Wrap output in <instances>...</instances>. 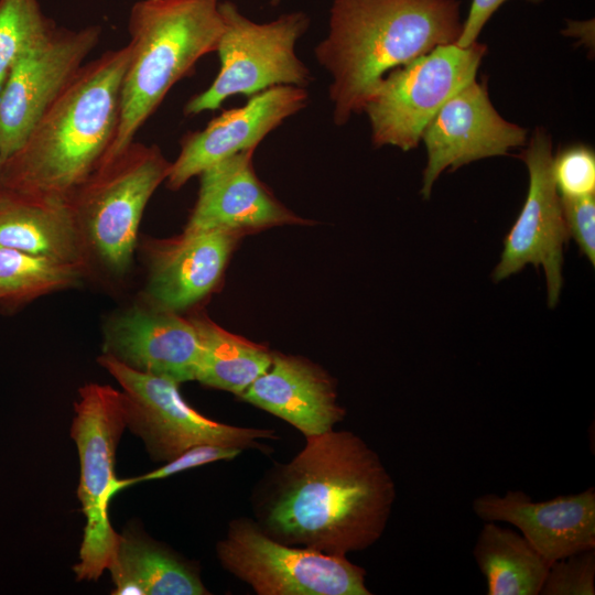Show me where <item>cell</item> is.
<instances>
[{
    "label": "cell",
    "mask_w": 595,
    "mask_h": 595,
    "mask_svg": "<svg viewBox=\"0 0 595 595\" xmlns=\"http://www.w3.org/2000/svg\"><path fill=\"white\" fill-rule=\"evenodd\" d=\"M101 30L53 25L15 62L0 90V158L8 159L25 141L45 111L84 65Z\"/></svg>",
    "instance_id": "cell-11"
},
{
    "label": "cell",
    "mask_w": 595,
    "mask_h": 595,
    "mask_svg": "<svg viewBox=\"0 0 595 595\" xmlns=\"http://www.w3.org/2000/svg\"><path fill=\"white\" fill-rule=\"evenodd\" d=\"M85 273L76 264L0 247V302H20L73 286Z\"/></svg>",
    "instance_id": "cell-24"
},
{
    "label": "cell",
    "mask_w": 595,
    "mask_h": 595,
    "mask_svg": "<svg viewBox=\"0 0 595 595\" xmlns=\"http://www.w3.org/2000/svg\"><path fill=\"white\" fill-rule=\"evenodd\" d=\"M241 452V448L231 446L215 444L195 445L184 451L174 459L166 462L162 467L155 470L133 478L123 479V486L127 488L128 486L137 485L142 482L163 479L217 461H231L240 455Z\"/></svg>",
    "instance_id": "cell-28"
},
{
    "label": "cell",
    "mask_w": 595,
    "mask_h": 595,
    "mask_svg": "<svg viewBox=\"0 0 595 595\" xmlns=\"http://www.w3.org/2000/svg\"><path fill=\"white\" fill-rule=\"evenodd\" d=\"M1 163H2V160H1V158H0V171H1Z\"/></svg>",
    "instance_id": "cell-32"
},
{
    "label": "cell",
    "mask_w": 595,
    "mask_h": 595,
    "mask_svg": "<svg viewBox=\"0 0 595 595\" xmlns=\"http://www.w3.org/2000/svg\"><path fill=\"white\" fill-rule=\"evenodd\" d=\"M244 234L186 230L155 241L149 255L145 296L150 306L178 313L207 296L220 281Z\"/></svg>",
    "instance_id": "cell-18"
},
{
    "label": "cell",
    "mask_w": 595,
    "mask_h": 595,
    "mask_svg": "<svg viewBox=\"0 0 595 595\" xmlns=\"http://www.w3.org/2000/svg\"><path fill=\"white\" fill-rule=\"evenodd\" d=\"M462 28L459 0H333L314 52L332 77L334 122L361 112L387 73L456 42Z\"/></svg>",
    "instance_id": "cell-3"
},
{
    "label": "cell",
    "mask_w": 595,
    "mask_h": 595,
    "mask_svg": "<svg viewBox=\"0 0 595 595\" xmlns=\"http://www.w3.org/2000/svg\"><path fill=\"white\" fill-rule=\"evenodd\" d=\"M309 93L298 86H274L249 98L246 105L228 109L198 131L184 136L181 151L171 163L167 187L181 188L218 161L257 145L285 119L306 107Z\"/></svg>",
    "instance_id": "cell-14"
},
{
    "label": "cell",
    "mask_w": 595,
    "mask_h": 595,
    "mask_svg": "<svg viewBox=\"0 0 595 595\" xmlns=\"http://www.w3.org/2000/svg\"><path fill=\"white\" fill-rule=\"evenodd\" d=\"M170 165L156 145L133 141L73 194L68 204L90 258L116 274L129 269L144 208Z\"/></svg>",
    "instance_id": "cell-5"
},
{
    "label": "cell",
    "mask_w": 595,
    "mask_h": 595,
    "mask_svg": "<svg viewBox=\"0 0 595 595\" xmlns=\"http://www.w3.org/2000/svg\"><path fill=\"white\" fill-rule=\"evenodd\" d=\"M506 1L507 0H472L467 18L463 21L461 34L455 43L461 47H467L477 42L486 23ZM526 1L540 3L543 0Z\"/></svg>",
    "instance_id": "cell-30"
},
{
    "label": "cell",
    "mask_w": 595,
    "mask_h": 595,
    "mask_svg": "<svg viewBox=\"0 0 595 595\" xmlns=\"http://www.w3.org/2000/svg\"><path fill=\"white\" fill-rule=\"evenodd\" d=\"M53 25L39 0H0V90L18 58Z\"/></svg>",
    "instance_id": "cell-25"
},
{
    "label": "cell",
    "mask_w": 595,
    "mask_h": 595,
    "mask_svg": "<svg viewBox=\"0 0 595 595\" xmlns=\"http://www.w3.org/2000/svg\"><path fill=\"white\" fill-rule=\"evenodd\" d=\"M219 10L224 21L216 48L220 68L209 87L186 102L185 115L217 109L235 95L251 97L274 86L310 85L312 74L295 54V44L310 24L306 13L288 12L258 23L229 0L220 1Z\"/></svg>",
    "instance_id": "cell-7"
},
{
    "label": "cell",
    "mask_w": 595,
    "mask_h": 595,
    "mask_svg": "<svg viewBox=\"0 0 595 595\" xmlns=\"http://www.w3.org/2000/svg\"><path fill=\"white\" fill-rule=\"evenodd\" d=\"M595 549L577 552L553 562L540 594L594 595Z\"/></svg>",
    "instance_id": "cell-27"
},
{
    "label": "cell",
    "mask_w": 595,
    "mask_h": 595,
    "mask_svg": "<svg viewBox=\"0 0 595 595\" xmlns=\"http://www.w3.org/2000/svg\"><path fill=\"white\" fill-rule=\"evenodd\" d=\"M98 363L122 387L126 428L141 437L155 462H169L201 444L266 452L263 440H275L274 430L242 428L217 422L193 409L176 381L137 371L109 355Z\"/></svg>",
    "instance_id": "cell-10"
},
{
    "label": "cell",
    "mask_w": 595,
    "mask_h": 595,
    "mask_svg": "<svg viewBox=\"0 0 595 595\" xmlns=\"http://www.w3.org/2000/svg\"><path fill=\"white\" fill-rule=\"evenodd\" d=\"M293 425L305 437L333 430L345 416L333 379L315 364L272 353L269 368L240 396Z\"/></svg>",
    "instance_id": "cell-19"
},
{
    "label": "cell",
    "mask_w": 595,
    "mask_h": 595,
    "mask_svg": "<svg viewBox=\"0 0 595 595\" xmlns=\"http://www.w3.org/2000/svg\"><path fill=\"white\" fill-rule=\"evenodd\" d=\"M201 342L195 380L238 397L270 366L272 351L231 334L204 315L191 318Z\"/></svg>",
    "instance_id": "cell-23"
},
{
    "label": "cell",
    "mask_w": 595,
    "mask_h": 595,
    "mask_svg": "<svg viewBox=\"0 0 595 595\" xmlns=\"http://www.w3.org/2000/svg\"><path fill=\"white\" fill-rule=\"evenodd\" d=\"M281 0H271V3L272 4H277L278 2H280Z\"/></svg>",
    "instance_id": "cell-31"
},
{
    "label": "cell",
    "mask_w": 595,
    "mask_h": 595,
    "mask_svg": "<svg viewBox=\"0 0 595 595\" xmlns=\"http://www.w3.org/2000/svg\"><path fill=\"white\" fill-rule=\"evenodd\" d=\"M74 410L71 436L79 456L77 495L86 518L74 572L77 581H96L113 563L120 540L108 510L112 497L121 491L115 459L126 428L123 393L110 386L88 383L79 389Z\"/></svg>",
    "instance_id": "cell-6"
},
{
    "label": "cell",
    "mask_w": 595,
    "mask_h": 595,
    "mask_svg": "<svg viewBox=\"0 0 595 595\" xmlns=\"http://www.w3.org/2000/svg\"><path fill=\"white\" fill-rule=\"evenodd\" d=\"M216 553L226 571L259 595L371 594L365 569L346 555L282 543L246 517L229 522Z\"/></svg>",
    "instance_id": "cell-8"
},
{
    "label": "cell",
    "mask_w": 595,
    "mask_h": 595,
    "mask_svg": "<svg viewBox=\"0 0 595 595\" xmlns=\"http://www.w3.org/2000/svg\"><path fill=\"white\" fill-rule=\"evenodd\" d=\"M486 52V45L478 42L467 47L453 42L387 73L363 110L370 122L372 143L403 151L416 148L425 126L443 104L476 79Z\"/></svg>",
    "instance_id": "cell-9"
},
{
    "label": "cell",
    "mask_w": 595,
    "mask_h": 595,
    "mask_svg": "<svg viewBox=\"0 0 595 595\" xmlns=\"http://www.w3.org/2000/svg\"><path fill=\"white\" fill-rule=\"evenodd\" d=\"M421 140L428 152L421 194L428 199L446 169L453 172L479 159L506 155L524 144L527 130L504 119L490 102L486 83L475 79L443 104Z\"/></svg>",
    "instance_id": "cell-13"
},
{
    "label": "cell",
    "mask_w": 595,
    "mask_h": 595,
    "mask_svg": "<svg viewBox=\"0 0 595 595\" xmlns=\"http://www.w3.org/2000/svg\"><path fill=\"white\" fill-rule=\"evenodd\" d=\"M220 0H141L129 17V61L120 89L119 119L100 165L118 156L167 91L215 52L224 30Z\"/></svg>",
    "instance_id": "cell-4"
},
{
    "label": "cell",
    "mask_w": 595,
    "mask_h": 595,
    "mask_svg": "<svg viewBox=\"0 0 595 595\" xmlns=\"http://www.w3.org/2000/svg\"><path fill=\"white\" fill-rule=\"evenodd\" d=\"M256 149L227 156L201 174L198 195L186 230H230L244 235L283 225H307L259 180Z\"/></svg>",
    "instance_id": "cell-15"
},
{
    "label": "cell",
    "mask_w": 595,
    "mask_h": 595,
    "mask_svg": "<svg viewBox=\"0 0 595 595\" xmlns=\"http://www.w3.org/2000/svg\"><path fill=\"white\" fill-rule=\"evenodd\" d=\"M129 55L127 44L80 67L23 144L2 161L0 191L68 203L113 140Z\"/></svg>",
    "instance_id": "cell-2"
},
{
    "label": "cell",
    "mask_w": 595,
    "mask_h": 595,
    "mask_svg": "<svg viewBox=\"0 0 595 595\" xmlns=\"http://www.w3.org/2000/svg\"><path fill=\"white\" fill-rule=\"evenodd\" d=\"M521 159L529 172L523 207L504 240V250L493 279L500 281L521 271L526 264L542 267L547 279L548 304L554 307L562 289L563 247L569 232L561 197L552 174V140L537 128Z\"/></svg>",
    "instance_id": "cell-12"
},
{
    "label": "cell",
    "mask_w": 595,
    "mask_h": 595,
    "mask_svg": "<svg viewBox=\"0 0 595 595\" xmlns=\"http://www.w3.org/2000/svg\"><path fill=\"white\" fill-rule=\"evenodd\" d=\"M561 206L569 236L581 252L595 263V195L561 196Z\"/></svg>",
    "instance_id": "cell-29"
},
{
    "label": "cell",
    "mask_w": 595,
    "mask_h": 595,
    "mask_svg": "<svg viewBox=\"0 0 595 595\" xmlns=\"http://www.w3.org/2000/svg\"><path fill=\"white\" fill-rule=\"evenodd\" d=\"M113 595H206L198 571L171 549L137 528L120 534L113 563L108 569Z\"/></svg>",
    "instance_id": "cell-21"
},
{
    "label": "cell",
    "mask_w": 595,
    "mask_h": 595,
    "mask_svg": "<svg viewBox=\"0 0 595 595\" xmlns=\"http://www.w3.org/2000/svg\"><path fill=\"white\" fill-rule=\"evenodd\" d=\"M477 517L486 522L504 521L550 563L581 551L595 549V490L533 501L521 490L505 496L484 494L473 502Z\"/></svg>",
    "instance_id": "cell-17"
},
{
    "label": "cell",
    "mask_w": 595,
    "mask_h": 595,
    "mask_svg": "<svg viewBox=\"0 0 595 595\" xmlns=\"http://www.w3.org/2000/svg\"><path fill=\"white\" fill-rule=\"evenodd\" d=\"M0 247L76 264L90 256L68 203L32 199L0 191Z\"/></svg>",
    "instance_id": "cell-20"
},
{
    "label": "cell",
    "mask_w": 595,
    "mask_h": 595,
    "mask_svg": "<svg viewBox=\"0 0 595 595\" xmlns=\"http://www.w3.org/2000/svg\"><path fill=\"white\" fill-rule=\"evenodd\" d=\"M102 349L137 371L181 383L196 378L201 342L191 318L133 306L110 318Z\"/></svg>",
    "instance_id": "cell-16"
},
{
    "label": "cell",
    "mask_w": 595,
    "mask_h": 595,
    "mask_svg": "<svg viewBox=\"0 0 595 595\" xmlns=\"http://www.w3.org/2000/svg\"><path fill=\"white\" fill-rule=\"evenodd\" d=\"M552 174L561 196L578 197L594 194V151L584 144L565 148L553 158Z\"/></svg>",
    "instance_id": "cell-26"
},
{
    "label": "cell",
    "mask_w": 595,
    "mask_h": 595,
    "mask_svg": "<svg viewBox=\"0 0 595 595\" xmlns=\"http://www.w3.org/2000/svg\"><path fill=\"white\" fill-rule=\"evenodd\" d=\"M473 554L487 582V595H538L550 563L520 534L486 522Z\"/></svg>",
    "instance_id": "cell-22"
},
{
    "label": "cell",
    "mask_w": 595,
    "mask_h": 595,
    "mask_svg": "<svg viewBox=\"0 0 595 595\" xmlns=\"http://www.w3.org/2000/svg\"><path fill=\"white\" fill-rule=\"evenodd\" d=\"M305 439L304 447L259 485L256 521L282 543L327 554L371 547L387 527L397 494L380 457L350 431Z\"/></svg>",
    "instance_id": "cell-1"
}]
</instances>
